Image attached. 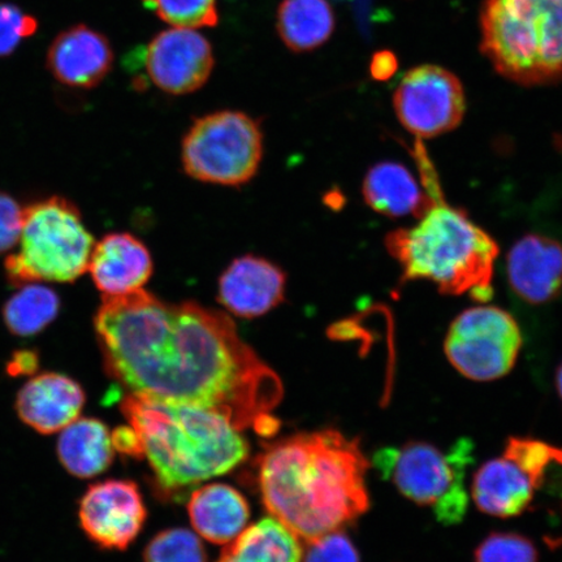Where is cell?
<instances>
[{"label":"cell","instance_id":"cell-27","mask_svg":"<svg viewBox=\"0 0 562 562\" xmlns=\"http://www.w3.org/2000/svg\"><path fill=\"white\" fill-rule=\"evenodd\" d=\"M475 562H538V551L518 533L494 532L476 548Z\"/></svg>","mask_w":562,"mask_h":562},{"label":"cell","instance_id":"cell-31","mask_svg":"<svg viewBox=\"0 0 562 562\" xmlns=\"http://www.w3.org/2000/svg\"><path fill=\"white\" fill-rule=\"evenodd\" d=\"M111 441L114 451L133 457V459H144L143 441L131 425L115 428L111 434Z\"/></svg>","mask_w":562,"mask_h":562},{"label":"cell","instance_id":"cell-2","mask_svg":"<svg viewBox=\"0 0 562 562\" xmlns=\"http://www.w3.org/2000/svg\"><path fill=\"white\" fill-rule=\"evenodd\" d=\"M369 468L357 439L333 428L302 432L266 449L259 490L271 517L308 543L369 509Z\"/></svg>","mask_w":562,"mask_h":562},{"label":"cell","instance_id":"cell-4","mask_svg":"<svg viewBox=\"0 0 562 562\" xmlns=\"http://www.w3.org/2000/svg\"><path fill=\"white\" fill-rule=\"evenodd\" d=\"M385 248L403 270V280H427L448 296L492 299L498 245L465 211L434 200L416 226L385 237Z\"/></svg>","mask_w":562,"mask_h":562},{"label":"cell","instance_id":"cell-14","mask_svg":"<svg viewBox=\"0 0 562 562\" xmlns=\"http://www.w3.org/2000/svg\"><path fill=\"white\" fill-rule=\"evenodd\" d=\"M286 277L279 266L257 256L235 259L220 279L217 301L240 318H258L285 297Z\"/></svg>","mask_w":562,"mask_h":562},{"label":"cell","instance_id":"cell-23","mask_svg":"<svg viewBox=\"0 0 562 562\" xmlns=\"http://www.w3.org/2000/svg\"><path fill=\"white\" fill-rule=\"evenodd\" d=\"M277 30L291 52H313L331 38L333 7L328 0H283L277 13Z\"/></svg>","mask_w":562,"mask_h":562},{"label":"cell","instance_id":"cell-25","mask_svg":"<svg viewBox=\"0 0 562 562\" xmlns=\"http://www.w3.org/2000/svg\"><path fill=\"white\" fill-rule=\"evenodd\" d=\"M143 2L160 20L182 30L211 27L220 21L216 0H143Z\"/></svg>","mask_w":562,"mask_h":562},{"label":"cell","instance_id":"cell-28","mask_svg":"<svg viewBox=\"0 0 562 562\" xmlns=\"http://www.w3.org/2000/svg\"><path fill=\"white\" fill-rule=\"evenodd\" d=\"M40 30V21L19 5L0 2V59L9 58Z\"/></svg>","mask_w":562,"mask_h":562},{"label":"cell","instance_id":"cell-8","mask_svg":"<svg viewBox=\"0 0 562 562\" xmlns=\"http://www.w3.org/2000/svg\"><path fill=\"white\" fill-rule=\"evenodd\" d=\"M263 157L261 126L240 111H217L196 119L181 146L191 178L223 187H240L255 178Z\"/></svg>","mask_w":562,"mask_h":562},{"label":"cell","instance_id":"cell-20","mask_svg":"<svg viewBox=\"0 0 562 562\" xmlns=\"http://www.w3.org/2000/svg\"><path fill=\"white\" fill-rule=\"evenodd\" d=\"M364 202L376 213L389 217H420L434 200H427L413 173L396 161H382L364 176Z\"/></svg>","mask_w":562,"mask_h":562},{"label":"cell","instance_id":"cell-26","mask_svg":"<svg viewBox=\"0 0 562 562\" xmlns=\"http://www.w3.org/2000/svg\"><path fill=\"white\" fill-rule=\"evenodd\" d=\"M144 562H209L201 539L187 529H170L150 540Z\"/></svg>","mask_w":562,"mask_h":562},{"label":"cell","instance_id":"cell-12","mask_svg":"<svg viewBox=\"0 0 562 562\" xmlns=\"http://www.w3.org/2000/svg\"><path fill=\"white\" fill-rule=\"evenodd\" d=\"M214 63L210 42L193 30L161 32L146 47L147 76L154 86L172 95L191 94L205 86Z\"/></svg>","mask_w":562,"mask_h":562},{"label":"cell","instance_id":"cell-29","mask_svg":"<svg viewBox=\"0 0 562 562\" xmlns=\"http://www.w3.org/2000/svg\"><path fill=\"white\" fill-rule=\"evenodd\" d=\"M302 562H361V558L346 533L337 530L308 542Z\"/></svg>","mask_w":562,"mask_h":562},{"label":"cell","instance_id":"cell-24","mask_svg":"<svg viewBox=\"0 0 562 562\" xmlns=\"http://www.w3.org/2000/svg\"><path fill=\"white\" fill-rule=\"evenodd\" d=\"M18 288L19 291L3 305L4 326L13 336H37L58 318L61 308L59 294L41 283Z\"/></svg>","mask_w":562,"mask_h":562},{"label":"cell","instance_id":"cell-18","mask_svg":"<svg viewBox=\"0 0 562 562\" xmlns=\"http://www.w3.org/2000/svg\"><path fill=\"white\" fill-rule=\"evenodd\" d=\"M507 272L519 299L531 305L547 304L562 291V245L543 235H526L512 246Z\"/></svg>","mask_w":562,"mask_h":562},{"label":"cell","instance_id":"cell-5","mask_svg":"<svg viewBox=\"0 0 562 562\" xmlns=\"http://www.w3.org/2000/svg\"><path fill=\"white\" fill-rule=\"evenodd\" d=\"M481 52L524 87L562 80V0H484Z\"/></svg>","mask_w":562,"mask_h":562},{"label":"cell","instance_id":"cell-6","mask_svg":"<svg viewBox=\"0 0 562 562\" xmlns=\"http://www.w3.org/2000/svg\"><path fill=\"white\" fill-rule=\"evenodd\" d=\"M95 240L79 207L52 195L24 206L19 250L7 257L9 283H74L88 271Z\"/></svg>","mask_w":562,"mask_h":562},{"label":"cell","instance_id":"cell-7","mask_svg":"<svg viewBox=\"0 0 562 562\" xmlns=\"http://www.w3.org/2000/svg\"><path fill=\"white\" fill-rule=\"evenodd\" d=\"M473 441L461 438L442 452L428 442L411 441L374 454V465L409 501L432 509L438 522L452 526L467 515L465 474L473 462Z\"/></svg>","mask_w":562,"mask_h":562},{"label":"cell","instance_id":"cell-34","mask_svg":"<svg viewBox=\"0 0 562 562\" xmlns=\"http://www.w3.org/2000/svg\"><path fill=\"white\" fill-rule=\"evenodd\" d=\"M557 389L562 400V363L560 364V368L558 369L557 372Z\"/></svg>","mask_w":562,"mask_h":562},{"label":"cell","instance_id":"cell-19","mask_svg":"<svg viewBox=\"0 0 562 562\" xmlns=\"http://www.w3.org/2000/svg\"><path fill=\"white\" fill-rule=\"evenodd\" d=\"M194 530L214 544H228L245 530L250 508L241 492L214 483L195 490L188 504Z\"/></svg>","mask_w":562,"mask_h":562},{"label":"cell","instance_id":"cell-33","mask_svg":"<svg viewBox=\"0 0 562 562\" xmlns=\"http://www.w3.org/2000/svg\"><path fill=\"white\" fill-rule=\"evenodd\" d=\"M397 56L390 50L378 52L372 55L370 74L372 79L378 81L390 80L397 72Z\"/></svg>","mask_w":562,"mask_h":562},{"label":"cell","instance_id":"cell-3","mask_svg":"<svg viewBox=\"0 0 562 562\" xmlns=\"http://www.w3.org/2000/svg\"><path fill=\"white\" fill-rule=\"evenodd\" d=\"M121 409L138 432L144 459L165 491L195 486L248 459V441L221 413L131 393Z\"/></svg>","mask_w":562,"mask_h":562},{"label":"cell","instance_id":"cell-1","mask_svg":"<svg viewBox=\"0 0 562 562\" xmlns=\"http://www.w3.org/2000/svg\"><path fill=\"white\" fill-rule=\"evenodd\" d=\"M94 329L105 374L131 395L206 407L262 437L279 430L283 382L227 314L140 290L103 299Z\"/></svg>","mask_w":562,"mask_h":562},{"label":"cell","instance_id":"cell-17","mask_svg":"<svg viewBox=\"0 0 562 562\" xmlns=\"http://www.w3.org/2000/svg\"><path fill=\"white\" fill-rule=\"evenodd\" d=\"M540 476L516 456L504 451L487 461L474 475L472 497L477 509L486 515L508 518L529 508L536 491L542 487Z\"/></svg>","mask_w":562,"mask_h":562},{"label":"cell","instance_id":"cell-16","mask_svg":"<svg viewBox=\"0 0 562 562\" xmlns=\"http://www.w3.org/2000/svg\"><path fill=\"white\" fill-rule=\"evenodd\" d=\"M153 258L137 237L116 232L94 245L88 271L103 299L128 296L144 290L153 276Z\"/></svg>","mask_w":562,"mask_h":562},{"label":"cell","instance_id":"cell-13","mask_svg":"<svg viewBox=\"0 0 562 562\" xmlns=\"http://www.w3.org/2000/svg\"><path fill=\"white\" fill-rule=\"evenodd\" d=\"M46 68L61 86L94 89L114 66V50L104 34L86 24L61 31L46 52Z\"/></svg>","mask_w":562,"mask_h":562},{"label":"cell","instance_id":"cell-11","mask_svg":"<svg viewBox=\"0 0 562 562\" xmlns=\"http://www.w3.org/2000/svg\"><path fill=\"white\" fill-rule=\"evenodd\" d=\"M146 517L143 495L132 481L91 484L80 501L81 529L105 550H126L143 530Z\"/></svg>","mask_w":562,"mask_h":562},{"label":"cell","instance_id":"cell-9","mask_svg":"<svg viewBox=\"0 0 562 562\" xmlns=\"http://www.w3.org/2000/svg\"><path fill=\"white\" fill-rule=\"evenodd\" d=\"M521 348L517 321L496 306L462 312L449 326L445 341L448 361L475 382L496 381L509 374Z\"/></svg>","mask_w":562,"mask_h":562},{"label":"cell","instance_id":"cell-30","mask_svg":"<svg viewBox=\"0 0 562 562\" xmlns=\"http://www.w3.org/2000/svg\"><path fill=\"white\" fill-rule=\"evenodd\" d=\"M23 221L24 206L15 196L0 192V255L16 248Z\"/></svg>","mask_w":562,"mask_h":562},{"label":"cell","instance_id":"cell-32","mask_svg":"<svg viewBox=\"0 0 562 562\" xmlns=\"http://www.w3.org/2000/svg\"><path fill=\"white\" fill-rule=\"evenodd\" d=\"M40 367L37 351L32 349H20L13 351L10 361L7 362V374L16 378L21 375H35Z\"/></svg>","mask_w":562,"mask_h":562},{"label":"cell","instance_id":"cell-10","mask_svg":"<svg viewBox=\"0 0 562 562\" xmlns=\"http://www.w3.org/2000/svg\"><path fill=\"white\" fill-rule=\"evenodd\" d=\"M398 122L412 135L434 138L452 132L467 112L465 90L459 77L439 66L425 65L406 72L393 94Z\"/></svg>","mask_w":562,"mask_h":562},{"label":"cell","instance_id":"cell-22","mask_svg":"<svg viewBox=\"0 0 562 562\" xmlns=\"http://www.w3.org/2000/svg\"><path fill=\"white\" fill-rule=\"evenodd\" d=\"M300 538L267 517L245 529L224 548L217 562H302Z\"/></svg>","mask_w":562,"mask_h":562},{"label":"cell","instance_id":"cell-21","mask_svg":"<svg viewBox=\"0 0 562 562\" xmlns=\"http://www.w3.org/2000/svg\"><path fill=\"white\" fill-rule=\"evenodd\" d=\"M60 432L56 453L70 475L89 480L111 467L114 447L109 427L102 420L79 417Z\"/></svg>","mask_w":562,"mask_h":562},{"label":"cell","instance_id":"cell-15","mask_svg":"<svg viewBox=\"0 0 562 562\" xmlns=\"http://www.w3.org/2000/svg\"><path fill=\"white\" fill-rule=\"evenodd\" d=\"M86 391L79 382L59 372L33 375L18 393L16 412L33 430L52 435L72 424L86 405Z\"/></svg>","mask_w":562,"mask_h":562}]
</instances>
